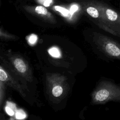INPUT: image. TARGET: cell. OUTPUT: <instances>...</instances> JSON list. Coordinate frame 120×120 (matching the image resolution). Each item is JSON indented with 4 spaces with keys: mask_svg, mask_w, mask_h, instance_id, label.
<instances>
[{
    "mask_svg": "<svg viewBox=\"0 0 120 120\" xmlns=\"http://www.w3.org/2000/svg\"><path fill=\"white\" fill-rule=\"evenodd\" d=\"M37 40V36L34 34H32L30 37L29 38V42L31 44H33L36 42Z\"/></svg>",
    "mask_w": 120,
    "mask_h": 120,
    "instance_id": "cell-12",
    "label": "cell"
},
{
    "mask_svg": "<svg viewBox=\"0 0 120 120\" xmlns=\"http://www.w3.org/2000/svg\"><path fill=\"white\" fill-rule=\"evenodd\" d=\"M48 52L49 54L54 57L59 58L60 56V53L59 50L56 48H52L49 50Z\"/></svg>",
    "mask_w": 120,
    "mask_h": 120,
    "instance_id": "cell-9",
    "label": "cell"
},
{
    "mask_svg": "<svg viewBox=\"0 0 120 120\" xmlns=\"http://www.w3.org/2000/svg\"><path fill=\"white\" fill-rule=\"evenodd\" d=\"M53 9L54 11L60 13L62 16L66 17H71V15L69 9L67 6L56 5L53 7Z\"/></svg>",
    "mask_w": 120,
    "mask_h": 120,
    "instance_id": "cell-5",
    "label": "cell"
},
{
    "mask_svg": "<svg viewBox=\"0 0 120 120\" xmlns=\"http://www.w3.org/2000/svg\"><path fill=\"white\" fill-rule=\"evenodd\" d=\"M101 14L102 27L111 34L120 37V11L100 1H94Z\"/></svg>",
    "mask_w": 120,
    "mask_h": 120,
    "instance_id": "cell-1",
    "label": "cell"
},
{
    "mask_svg": "<svg viewBox=\"0 0 120 120\" xmlns=\"http://www.w3.org/2000/svg\"><path fill=\"white\" fill-rule=\"evenodd\" d=\"M63 89L59 85L54 86L52 90V94L54 97H58L61 95Z\"/></svg>",
    "mask_w": 120,
    "mask_h": 120,
    "instance_id": "cell-8",
    "label": "cell"
},
{
    "mask_svg": "<svg viewBox=\"0 0 120 120\" xmlns=\"http://www.w3.org/2000/svg\"><path fill=\"white\" fill-rule=\"evenodd\" d=\"M8 79V75L1 68L0 69V80L5 81Z\"/></svg>",
    "mask_w": 120,
    "mask_h": 120,
    "instance_id": "cell-11",
    "label": "cell"
},
{
    "mask_svg": "<svg viewBox=\"0 0 120 120\" xmlns=\"http://www.w3.org/2000/svg\"><path fill=\"white\" fill-rule=\"evenodd\" d=\"M96 102L105 103L108 101L120 102V84L107 82L104 83L95 93Z\"/></svg>",
    "mask_w": 120,
    "mask_h": 120,
    "instance_id": "cell-2",
    "label": "cell"
},
{
    "mask_svg": "<svg viewBox=\"0 0 120 120\" xmlns=\"http://www.w3.org/2000/svg\"><path fill=\"white\" fill-rule=\"evenodd\" d=\"M14 65L16 69L21 73H24L26 70V65L21 59H16L14 60Z\"/></svg>",
    "mask_w": 120,
    "mask_h": 120,
    "instance_id": "cell-6",
    "label": "cell"
},
{
    "mask_svg": "<svg viewBox=\"0 0 120 120\" xmlns=\"http://www.w3.org/2000/svg\"><path fill=\"white\" fill-rule=\"evenodd\" d=\"M5 110L6 112L10 116H13L14 114V111L12 110V108H11L8 105L5 107Z\"/></svg>",
    "mask_w": 120,
    "mask_h": 120,
    "instance_id": "cell-13",
    "label": "cell"
},
{
    "mask_svg": "<svg viewBox=\"0 0 120 120\" xmlns=\"http://www.w3.org/2000/svg\"><path fill=\"white\" fill-rule=\"evenodd\" d=\"M24 8L27 11L34 14L46 18L49 20L52 19V15L47 9L46 7L41 5L37 6H25Z\"/></svg>",
    "mask_w": 120,
    "mask_h": 120,
    "instance_id": "cell-3",
    "label": "cell"
},
{
    "mask_svg": "<svg viewBox=\"0 0 120 120\" xmlns=\"http://www.w3.org/2000/svg\"><path fill=\"white\" fill-rule=\"evenodd\" d=\"M83 3L84 4V8L87 13L92 18L98 19L101 22V25L102 26L101 14L99 9L96 5L94 1L87 2H85Z\"/></svg>",
    "mask_w": 120,
    "mask_h": 120,
    "instance_id": "cell-4",
    "label": "cell"
},
{
    "mask_svg": "<svg viewBox=\"0 0 120 120\" xmlns=\"http://www.w3.org/2000/svg\"><path fill=\"white\" fill-rule=\"evenodd\" d=\"M38 4L45 7H49L52 6L54 3V0H34Z\"/></svg>",
    "mask_w": 120,
    "mask_h": 120,
    "instance_id": "cell-7",
    "label": "cell"
},
{
    "mask_svg": "<svg viewBox=\"0 0 120 120\" xmlns=\"http://www.w3.org/2000/svg\"><path fill=\"white\" fill-rule=\"evenodd\" d=\"M15 117L17 119H23L26 117V114L23 111L19 110L16 112Z\"/></svg>",
    "mask_w": 120,
    "mask_h": 120,
    "instance_id": "cell-10",
    "label": "cell"
}]
</instances>
